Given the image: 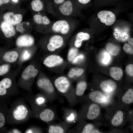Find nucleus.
<instances>
[{"instance_id":"48","label":"nucleus","mask_w":133,"mask_h":133,"mask_svg":"<svg viewBox=\"0 0 133 133\" xmlns=\"http://www.w3.org/2000/svg\"><path fill=\"white\" fill-rule=\"evenodd\" d=\"M128 42L129 43L131 46H133V39L131 38L128 39Z\"/></svg>"},{"instance_id":"21","label":"nucleus","mask_w":133,"mask_h":133,"mask_svg":"<svg viewBox=\"0 0 133 133\" xmlns=\"http://www.w3.org/2000/svg\"><path fill=\"white\" fill-rule=\"evenodd\" d=\"M127 29L121 30L118 28H116L114 29V35L115 38L117 40L122 41H125L127 40L129 37Z\"/></svg>"},{"instance_id":"50","label":"nucleus","mask_w":133,"mask_h":133,"mask_svg":"<svg viewBox=\"0 0 133 133\" xmlns=\"http://www.w3.org/2000/svg\"><path fill=\"white\" fill-rule=\"evenodd\" d=\"M13 1L15 2H17V0H12Z\"/></svg>"},{"instance_id":"25","label":"nucleus","mask_w":133,"mask_h":133,"mask_svg":"<svg viewBox=\"0 0 133 133\" xmlns=\"http://www.w3.org/2000/svg\"><path fill=\"white\" fill-rule=\"evenodd\" d=\"M87 84L84 81H81L77 84L76 88L74 91L76 99V97L82 96L86 88Z\"/></svg>"},{"instance_id":"42","label":"nucleus","mask_w":133,"mask_h":133,"mask_svg":"<svg viewBox=\"0 0 133 133\" xmlns=\"http://www.w3.org/2000/svg\"><path fill=\"white\" fill-rule=\"evenodd\" d=\"M8 133H20L22 132L20 130L17 128H13L8 131Z\"/></svg>"},{"instance_id":"24","label":"nucleus","mask_w":133,"mask_h":133,"mask_svg":"<svg viewBox=\"0 0 133 133\" xmlns=\"http://www.w3.org/2000/svg\"><path fill=\"white\" fill-rule=\"evenodd\" d=\"M124 114L121 110L117 111L111 120L112 124L115 126H118L120 125L122 123Z\"/></svg>"},{"instance_id":"13","label":"nucleus","mask_w":133,"mask_h":133,"mask_svg":"<svg viewBox=\"0 0 133 133\" xmlns=\"http://www.w3.org/2000/svg\"><path fill=\"white\" fill-rule=\"evenodd\" d=\"M63 61V59L60 56L52 55L47 57L44 59L43 63L47 67L51 68L61 64Z\"/></svg>"},{"instance_id":"9","label":"nucleus","mask_w":133,"mask_h":133,"mask_svg":"<svg viewBox=\"0 0 133 133\" xmlns=\"http://www.w3.org/2000/svg\"><path fill=\"white\" fill-rule=\"evenodd\" d=\"M100 21L106 25L110 26L115 22L116 17L115 14L109 11L103 10L99 12L97 14Z\"/></svg>"},{"instance_id":"45","label":"nucleus","mask_w":133,"mask_h":133,"mask_svg":"<svg viewBox=\"0 0 133 133\" xmlns=\"http://www.w3.org/2000/svg\"><path fill=\"white\" fill-rule=\"evenodd\" d=\"M66 0H54V3L56 4L60 5Z\"/></svg>"},{"instance_id":"16","label":"nucleus","mask_w":133,"mask_h":133,"mask_svg":"<svg viewBox=\"0 0 133 133\" xmlns=\"http://www.w3.org/2000/svg\"><path fill=\"white\" fill-rule=\"evenodd\" d=\"M34 40L31 36L27 35L20 36L16 41L17 45L19 47L30 46L33 45Z\"/></svg>"},{"instance_id":"12","label":"nucleus","mask_w":133,"mask_h":133,"mask_svg":"<svg viewBox=\"0 0 133 133\" xmlns=\"http://www.w3.org/2000/svg\"><path fill=\"white\" fill-rule=\"evenodd\" d=\"M23 17L20 14H14L12 12H8L3 15L4 21L13 26L17 25L22 21Z\"/></svg>"},{"instance_id":"2","label":"nucleus","mask_w":133,"mask_h":133,"mask_svg":"<svg viewBox=\"0 0 133 133\" xmlns=\"http://www.w3.org/2000/svg\"><path fill=\"white\" fill-rule=\"evenodd\" d=\"M54 86L58 91L65 97L69 104L73 106L76 101L74 91L71 89V84L69 80L66 77L60 76L54 82Z\"/></svg>"},{"instance_id":"6","label":"nucleus","mask_w":133,"mask_h":133,"mask_svg":"<svg viewBox=\"0 0 133 133\" xmlns=\"http://www.w3.org/2000/svg\"><path fill=\"white\" fill-rule=\"evenodd\" d=\"M30 98L29 102L32 107L33 117L40 110L46 107L49 101L46 97L42 94H38Z\"/></svg>"},{"instance_id":"44","label":"nucleus","mask_w":133,"mask_h":133,"mask_svg":"<svg viewBox=\"0 0 133 133\" xmlns=\"http://www.w3.org/2000/svg\"><path fill=\"white\" fill-rule=\"evenodd\" d=\"M30 55L27 51H26L24 53L23 56V59L24 60L28 59L30 57Z\"/></svg>"},{"instance_id":"31","label":"nucleus","mask_w":133,"mask_h":133,"mask_svg":"<svg viewBox=\"0 0 133 133\" xmlns=\"http://www.w3.org/2000/svg\"><path fill=\"white\" fill-rule=\"evenodd\" d=\"M111 59L110 55L108 52L104 51L103 52L101 62L104 65H107L110 62Z\"/></svg>"},{"instance_id":"11","label":"nucleus","mask_w":133,"mask_h":133,"mask_svg":"<svg viewBox=\"0 0 133 133\" xmlns=\"http://www.w3.org/2000/svg\"><path fill=\"white\" fill-rule=\"evenodd\" d=\"M38 73V70L33 65L27 66L23 71L21 75L22 81L28 83L31 80L34 78L37 75Z\"/></svg>"},{"instance_id":"39","label":"nucleus","mask_w":133,"mask_h":133,"mask_svg":"<svg viewBox=\"0 0 133 133\" xmlns=\"http://www.w3.org/2000/svg\"><path fill=\"white\" fill-rule=\"evenodd\" d=\"M84 57V55L83 54H80L76 56L72 61L73 64L77 63L80 60L83 59Z\"/></svg>"},{"instance_id":"3","label":"nucleus","mask_w":133,"mask_h":133,"mask_svg":"<svg viewBox=\"0 0 133 133\" xmlns=\"http://www.w3.org/2000/svg\"><path fill=\"white\" fill-rule=\"evenodd\" d=\"M37 85L42 93L51 102L55 100L57 97L54 87L50 81L46 77L39 79L37 82Z\"/></svg>"},{"instance_id":"26","label":"nucleus","mask_w":133,"mask_h":133,"mask_svg":"<svg viewBox=\"0 0 133 133\" xmlns=\"http://www.w3.org/2000/svg\"><path fill=\"white\" fill-rule=\"evenodd\" d=\"M18 56V53L17 51H11L5 53L3 56V59L6 62L13 63L16 61Z\"/></svg>"},{"instance_id":"20","label":"nucleus","mask_w":133,"mask_h":133,"mask_svg":"<svg viewBox=\"0 0 133 133\" xmlns=\"http://www.w3.org/2000/svg\"><path fill=\"white\" fill-rule=\"evenodd\" d=\"M100 87L103 91L109 92L115 90L116 88L117 85L114 81L107 80L102 81L100 84Z\"/></svg>"},{"instance_id":"8","label":"nucleus","mask_w":133,"mask_h":133,"mask_svg":"<svg viewBox=\"0 0 133 133\" xmlns=\"http://www.w3.org/2000/svg\"><path fill=\"white\" fill-rule=\"evenodd\" d=\"M55 116V112L53 110L46 107L38 112L35 115L34 117L38 118L44 122L49 123L54 119Z\"/></svg>"},{"instance_id":"30","label":"nucleus","mask_w":133,"mask_h":133,"mask_svg":"<svg viewBox=\"0 0 133 133\" xmlns=\"http://www.w3.org/2000/svg\"><path fill=\"white\" fill-rule=\"evenodd\" d=\"M106 49L109 53L114 56L116 55L120 50L118 47L110 43L107 44Z\"/></svg>"},{"instance_id":"15","label":"nucleus","mask_w":133,"mask_h":133,"mask_svg":"<svg viewBox=\"0 0 133 133\" xmlns=\"http://www.w3.org/2000/svg\"><path fill=\"white\" fill-rule=\"evenodd\" d=\"M89 99L92 101L98 103L105 102L106 100V97L102 92L99 91H92L88 95Z\"/></svg>"},{"instance_id":"19","label":"nucleus","mask_w":133,"mask_h":133,"mask_svg":"<svg viewBox=\"0 0 133 133\" xmlns=\"http://www.w3.org/2000/svg\"><path fill=\"white\" fill-rule=\"evenodd\" d=\"M68 127L64 123L62 124H51L48 127L47 132L49 133H65Z\"/></svg>"},{"instance_id":"34","label":"nucleus","mask_w":133,"mask_h":133,"mask_svg":"<svg viewBox=\"0 0 133 133\" xmlns=\"http://www.w3.org/2000/svg\"><path fill=\"white\" fill-rule=\"evenodd\" d=\"M94 126L91 123H88L86 124L83 127L81 133H91L94 129Z\"/></svg>"},{"instance_id":"22","label":"nucleus","mask_w":133,"mask_h":133,"mask_svg":"<svg viewBox=\"0 0 133 133\" xmlns=\"http://www.w3.org/2000/svg\"><path fill=\"white\" fill-rule=\"evenodd\" d=\"M90 38L89 34L86 33L80 32L76 35L74 42L75 46L77 48L80 47L83 41L88 40Z\"/></svg>"},{"instance_id":"4","label":"nucleus","mask_w":133,"mask_h":133,"mask_svg":"<svg viewBox=\"0 0 133 133\" xmlns=\"http://www.w3.org/2000/svg\"><path fill=\"white\" fill-rule=\"evenodd\" d=\"M51 29L53 33L56 34L66 35L72 31L73 24L70 21L66 19H59L52 23Z\"/></svg>"},{"instance_id":"36","label":"nucleus","mask_w":133,"mask_h":133,"mask_svg":"<svg viewBox=\"0 0 133 133\" xmlns=\"http://www.w3.org/2000/svg\"><path fill=\"white\" fill-rule=\"evenodd\" d=\"M123 49L125 51L130 54H132L133 53V46L130 45L127 43H125L124 45Z\"/></svg>"},{"instance_id":"35","label":"nucleus","mask_w":133,"mask_h":133,"mask_svg":"<svg viewBox=\"0 0 133 133\" xmlns=\"http://www.w3.org/2000/svg\"><path fill=\"white\" fill-rule=\"evenodd\" d=\"M42 132L41 129L38 127H32L27 129L25 131L26 133H41Z\"/></svg>"},{"instance_id":"40","label":"nucleus","mask_w":133,"mask_h":133,"mask_svg":"<svg viewBox=\"0 0 133 133\" xmlns=\"http://www.w3.org/2000/svg\"><path fill=\"white\" fill-rule=\"evenodd\" d=\"M76 70L75 68H72L68 74L69 78L73 79L75 76Z\"/></svg>"},{"instance_id":"23","label":"nucleus","mask_w":133,"mask_h":133,"mask_svg":"<svg viewBox=\"0 0 133 133\" xmlns=\"http://www.w3.org/2000/svg\"><path fill=\"white\" fill-rule=\"evenodd\" d=\"M33 19L34 22L38 25H47L51 23L50 19L46 16L36 14L34 16Z\"/></svg>"},{"instance_id":"5","label":"nucleus","mask_w":133,"mask_h":133,"mask_svg":"<svg viewBox=\"0 0 133 133\" xmlns=\"http://www.w3.org/2000/svg\"><path fill=\"white\" fill-rule=\"evenodd\" d=\"M15 87L11 79H3L0 82V97H7L16 94L17 90Z\"/></svg>"},{"instance_id":"46","label":"nucleus","mask_w":133,"mask_h":133,"mask_svg":"<svg viewBox=\"0 0 133 133\" xmlns=\"http://www.w3.org/2000/svg\"><path fill=\"white\" fill-rule=\"evenodd\" d=\"M80 3L83 4H85L88 3L91 0H78Z\"/></svg>"},{"instance_id":"33","label":"nucleus","mask_w":133,"mask_h":133,"mask_svg":"<svg viewBox=\"0 0 133 133\" xmlns=\"http://www.w3.org/2000/svg\"><path fill=\"white\" fill-rule=\"evenodd\" d=\"M0 111V129L2 128L5 125L7 121V115Z\"/></svg>"},{"instance_id":"47","label":"nucleus","mask_w":133,"mask_h":133,"mask_svg":"<svg viewBox=\"0 0 133 133\" xmlns=\"http://www.w3.org/2000/svg\"><path fill=\"white\" fill-rule=\"evenodd\" d=\"M10 1V0H0V6L3 4H7Z\"/></svg>"},{"instance_id":"18","label":"nucleus","mask_w":133,"mask_h":133,"mask_svg":"<svg viewBox=\"0 0 133 133\" xmlns=\"http://www.w3.org/2000/svg\"><path fill=\"white\" fill-rule=\"evenodd\" d=\"M100 112L99 106L95 104H92L89 107L86 114V117L89 120H94L98 116Z\"/></svg>"},{"instance_id":"37","label":"nucleus","mask_w":133,"mask_h":133,"mask_svg":"<svg viewBox=\"0 0 133 133\" xmlns=\"http://www.w3.org/2000/svg\"><path fill=\"white\" fill-rule=\"evenodd\" d=\"M9 69V66L7 65H4L0 66V76L2 75L7 72Z\"/></svg>"},{"instance_id":"49","label":"nucleus","mask_w":133,"mask_h":133,"mask_svg":"<svg viewBox=\"0 0 133 133\" xmlns=\"http://www.w3.org/2000/svg\"><path fill=\"white\" fill-rule=\"evenodd\" d=\"M91 133H100V132L98 130L93 129Z\"/></svg>"},{"instance_id":"41","label":"nucleus","mask_w":133,"mask_h":133,"mask_svg":"<svg viewBox=\"0 0 133 133\" xmlns=\"http://www.w3.org/2000/svg\"><path fill=\"white\" fill-rule=\"evenodd\" d=\"M83 70L82 68H79L76 70L75 76L78 77L81 76L83 73Z\"/></svg>"},{"instance_id":"32","label":"nucleus","mask_w":133,"mask_h":133,"mask_svg":"<svg viewBox=\"0 0 133 133\" xmlns=\"http://www.w3.org/2000/svg\"><path fill=\"white\" fill-rule=\"evenodd\" d=\"M78 51L77 49L75 48H72L70 49L68 55V59L69 61L72 62V61L77 56Z\"/></svg>"},{"instance_id":"17","label":"nucleus","mask_w":133,"mask_h":133,"mask_svg":"<svg viewBox=\"0 0 133 133\" xmlns=\"http://www.w3.org/2000/svg\"><path fill=\"white\" fill-rule=\"evenodd\" d=\"M0 28L4 36L6 38H10L15 34L16 31L13 26L4 21L1 23Z\"/></svg>"},{"instance_id":"38","label":"nucleus","mask_w":133,"mask_h":133,"mask_svg":"<svg viewBox=\"0 0 133 133\" xmlns=\"http://www.w3.org/2000/svg\"><path fill=\"white\" fill-rule=\"evenodd\" d=\"M127 73L129 75L133 76V65L131 64L127 66L126 68Z\"/></svg>"},{"instance_id":"10","label":"nucleus","mask_w":133,"mask_h":133,"mask_svg":"<svg viewBox=\"0 0 133 133\" xmlns=\"http://www.w3.org/2000/svg\"><path fill=\"white\" fill-rule=\"evenodd\" d=\"M58 10L61 15L65 17H68L72 16L74 11L73 3L70 0H66L60 5Z\"/></svg>"},{"instance_id":"14","label":"nucleus","mask_w":133,"mask_h":133,"mask_svg":"<svg viewBox=\"0 0 133 133\" xmlns=\"http://www.w3.org/2000/svg\"><path fill=\"white\" fill-rule=\"evenodd\" d=\"M64 112V123L69 126L75 122L77 115L74 110L67 109L65 110Z\"/></svg>"},{"instance_id":"7","label":"nucleus","mask_w":133,"mask_h":133,"mask_svg":"<svg viewBox=\"0 0 133 133\" xmlns=\"http://www.w3.org/2000/svg\"><path fill=\"white\" fill-rule=\"evenodd\" d=\"M64 43V38L61 35L54 34L50 38L47 45V49L50 51H53L61 47Z\"/></svg>"},{"instance_id":"28","label":"nucleus","mask_w":133,"mask_h":133,"mask_svg":"<svg viewBox=\"0 0 133 133\" xmlns=\"http://www.w3.org/2000/svg\"><path fill=\"white\" fill-rule=\"evenodd\" d=\"M122 100L124 103L130 104L133 101V89L130 88L125 92L123 96Z\"/></svg>"},{"instance_id":"43","label":"nucleus","mask_w":133,"mask_h":133,"mask_svg":"<svg viewBox=\"0 0 133 133\" xmlns=\"http://www.w3.org/2000/svg\"><path fill=\"white\" fill-rule=\"evenodd\" d=\"M17 30L18 31L21 32L23 30V27L22 24L21 23H19L17 25L16 27Z\"/></svg>"},{"instance_id":"29","label":"nucleus","mask_w":133,"mask_h":133,"mask_svg":"<svg viewBox=\"0 0 133 133\" xmlns=\"http://www.w3.org/2000/svg\"><path fill=\"white\" fill-rule=\"evenodd\" d=\"M31 5L32 10L36 12L42 11L44 8V4L41 0H33Z\"/></svg>"},{"instance_id":"27","label":"nucleus","mask_w":133,"mask_h":133,"mask_svg":"<svg viewBox=\"0 0 133 133\" xmlns=\"http://www.w3.org/2000/svg\"><path fill=\"white\" fill-rule=\"evenodd\" d=\"M110 73L111 76L116 80H119L123 76L122 70L117 67L111 68L110 69Z\"/></svg>"},{"instance_id":"1","label":"nucleus","mask_w":133,"mask_h":133,"mask_svg":"<svg viewBox=\"0 0 133 133\" xmlns=\"http://www.w3.org/2000/svg\"><path fill=\"white\" fill-rule=\"evenodd\" d=\"M33 117V112L22 99L16 100L9 109L7 121L10 124L23 122Z\"/></svg>"}]
</instances>
